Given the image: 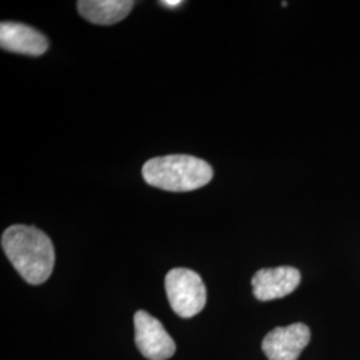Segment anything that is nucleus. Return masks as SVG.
Listing matches in <instances>:
<instances>
[{
	"instance_id": "7ed1b4c3",
	"label": "nucleus",
	"mask_w": 360,
	"mask_h": 360,
	"mask_svg": "<svg viewBox=\"0 0 360 360\" xmlns=\"http://www.w3.org/2000/svg\"><path fill=\"white\" fill-rule=\"evenodd\" d=\"M171 309L180 318H193L205 309L206 285L199 274L188 269H174L165 279Z\"/></svg>"
},
{
	"instance_id": "39448f33",
	"label": "nucleus",
	"mask_w": 360,
	"mask_h": 360,
	"mask_svg": "<svg viewBox=\"0 0 360 360\" xmlns=\"http://www.w3.org/2000/svg\"><path fill=\"white\" fill-rule=\"evenodd\" d=\"M311 331L303 323L276 327L263 339L262 348L269 360H297L309 346Z\"/></svg>"
},
{
	"instance_id": "f03ea898",
	"label": "nucleus",
	"mask_w": 360,
	"mask_h": 360,
	"mask_svg": "<svg viewBox=\"0 0 360 360\" xmlns=\"http://www.w3.org/2000/svg\"><path fill=\"white\" fill-rule=\"evenodd\" d=\"M144 180L156 188L171 193L193 191L208 184L214 171L206 160L191 155H166L144 163Z\"/></svg>"
},
{
	"instance_id": "6e6552de",
	"label": "nucleus",
	"mask_w": 360,
	"mask_h": 360,
	"mask_svg": "<svg viewBox=\"0 0 360 360\" xmlns=\"http://www.w3.org/2000/svg\"><path fill=\"white\" fill-rule=\"evenodd\" d=\"M131 0H80L77 11L94 25L111 26L122 22L132 10Z\"/></svg>"
},
{
	"instance_id": "0eeeda50",
	"label": "nucleus",
	"mask_w": 360,
	"mask_h": 360,
	"mask_svg": "<svg viewBox=\"0 0 360 360\" xmlns=\"http://www.w3.org/2000/svg\"><path fill=\"white\" fill-rule=\"evenodd\" d=\"M0 46L6 51L40 56L47 51L49 40L32 27L15 22H1Z\"/></svg>"
},
{
	"instance_id": "f257e3e1",
	"label": "nucleus",
	"mask_w": 360,
	"mask_h": 360,
	"mask_svg": "<svg viewBox=\"0 0 360 360\" xmlns=\"http://www.w3.org/2000/svg\"><path fill=\"white\" fill-rule=\"evenodd\" d=\"M1 247L27 283H44L51 276L55 250L51 239L32 226L15 224L1 235Z\"/></svg>"
},
{
	"instance_id": "423d86ee",
	"label": "nucleus",
	"mask_w": 360,
	"mask_h": 360,
	"mask_svg": "<svg viewBox=\"0 0 360 360\" xmlns=\"http://www.w3.org/2000/svg\"><path fill=\"white\" fill-rule=\"evenodd\" d=\"M300 272L295 267L281 266L263 269L254 275L251 284L257 300L269 302L294 292L300 283Z\"/></svg>"
},
{
	"instance_id": "1a4fd4ad",
	"label": "nucleus",
	"mask_w": 360,
	"mask_h": 360,
	"mask_svg": "<svg viewBox=\"0 0 360 360\" xmlns=\"http://www.w3.org/2000/svg\"><path fill=\"white\" fill-rule=\"evenodd\" d=\"M160 4H163L165 7H169V8H175L181 4L180 0H163L160 1Z\"/></svg>"
},
{
	"instance_id": "20e7f679",
	"label": "nucleus",
	"mask_w": 360,
	"mask_h": 360,
	"mask_svg": "<svg viewBox=\"0 0 360 360\" xmlns=\"http://www.w3.org/2000/svg\"><path fill=\"white\" fill-rule=\"evenodd\" d=\"M135 343L148 360H167L175 354L176 345L163 324L147 311L139 309L134 315Z\"/></svg>"
}]
</instances>
